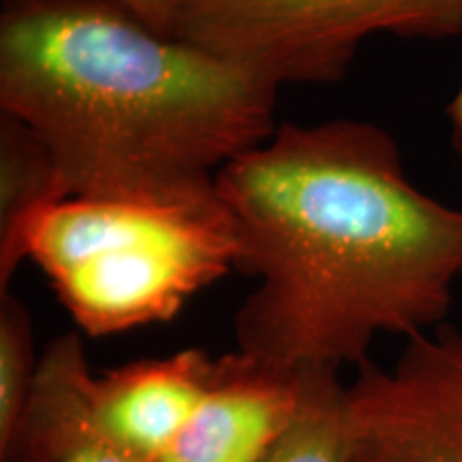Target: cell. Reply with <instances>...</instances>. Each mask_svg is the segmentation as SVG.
I'll list each match as a JSON object with an SVG mask.
<instances>
[{"mask_svg":"<svg viewBox=\"0 0 462 462\" xmlns=\"http://www.w3.org/2000/svg\"><path fill=\"white\" fill-rule=\"evenodd\" d=\"M310 371L242 349L215 356L198 411L161 462H257L298 418Z\"/></svg>","mask_w":462,"mask_h":462,"instance_id":"cell-6","label":"cell"},{"mask_svg":"<svg viewBox=\"0 0 462 462\" xmlns=\"http://www.w3.org/2000/svg\"><path fill=\"white\" fill-rule=\"evenodd\" d=\"M39 360L28 306L11 289L0 291V452L24 418L37 383Z\"/></svg>","mask_w":462,"mask_h":462,"instance_id":"cell-11","label":"cell"},{"mask_svg":"<svg viewBox=\"0 0 462 462\" xmlns=\"http://www.w3.org/2000/svg\"><path fill=\"white\" fill-rule=\"evenodd\" d=\"M215 356L182 349L107 371L92 381V404L101 424L143 460L161 462L210 383Z\"/></svg>","mask_w":462,"mask_h":462,"instance_id":"cell-8","label":"cell"},{"mask_svg":"<svg viewBox=\"0 0 462 462\" xmlns=\"http://www.w3.org/2000/svg\"><path fill=\"white\" fill-rule=\"evenodd\" d=\"M448 118H449V125H452L454 150L458 154H462V86L458 88V92L454 95L452 103H449Z\"/></svg>","mask_w":462,"mask_h":462,"instance_id":"cell-13","label":"cell"},{"mask_svg":"<svg viewBox=\"0 0 462 462\" xmlns=\"http://www.w3.org/2000/svg\"><path fill=\"white\" fill-rule=\"evenodd\" d=\"M116 3H120L123 7L133 11L152 31L176 39V26L182 0H116Z\"/></svg>","mask_w":462,"mask_h":462,"instance_id":"cell-12","label":"cell"},{"mask_svg":"<svg viewBox=\"0 0 462 462\" xmlns=\"http://www.w3.org/2000/svg\"><path fill=\"white\" fill-rule=\"evenodd\" d=\"M88 357L78 334L50 340L24 418L0 462H150L101 424Z\"/></svg>","mask_w":462,"mask_h":462,"instance_id":"cell-7","label":"cell"},{"mask_svg":"<svg viewBox=\"0 0 462 462\" xmlns=\"http://www.w3.org/2000/svg\"><path fill=\"white\" fill-rule=\"evenodd\" d=\"M22 255L82 332L112 337L171 321L236 270L238 240L217 189L182 201L67 198L32 218Z\"/></svg>","mask_w":462,"mask_h":462,"instance_id":"cell-3","label":"cell"},{"mask_svg":"<svg viewBox=\"0 0 462 462\" xmlns=\"http://www.w3.org/2000/svg\"><path fill=\"white\" fill-rule=\"evenodd\" d=\"M346 420L349 462H462V330L441 323L392 366L362 364Z\"/></svg>","mask_w":462,"mask_h":462,"instance_id":"cell-5","label":"cell"},{"mask_svg":"<svg viewBox=\"0 0 462 462\" xmlns=\"http://www.w3.org/2000/svg\"><path fill=\"white\" fill-rule=\"evenodd\" d=\"M462 34V0H182L176 39L263 82L332 84L366 37Z\"/></svg>","mask_w":462,"mask_h":462,"instance_id":"cell-4","label":"cell"},{"mask_svg":"<svg viewBox=\"0 0 462 462\" xmlns=\"http://www.w3.org/2000/svg\"><path fill=\"white\" fill-rule=\"evenodd\" d=\"M215 189L257 287L238 349L289 368L368 362L383 334L441 326L462 279V210L421 193L388 131L364 120L282 125Z\"/></svg>","mask_w":462,"mask_h":462,"instance_id":"cell-1","label":"cell"},{"mask_svg":"<svg viewBox=\"0 0 462 462\" xmlns=\"http://www.w3.org/2000/svg\"><path fill=\"white\" fill-rule=\"evenodd\" d=\"M60 199L67 190L50 148L31 126L0 114V291L24 262L28 225Z\"/></svg>","mask_w":462,"mask_h":462,"instance_id":"cell-9","label":"cell"},{"mask_svg":"<svg viewBox=\"0 0 462 462\" xmlns=\"http://www.w3.org/2000/svg\"><path fill=\"white\" fill-rule=\"evenodd\" d=\"M257 462H349L346 385L340 373L310 371L298 418Z\"/></svg>","mask_w":462,"mask_h":462,"instance_id":"cell-10","label":"cell"},{"mask_svg":"<svg viewBox=\"0 0 462 462\" xmlns=\"http://www.w3.org/2000/svg\"><path fill=\"white\" fill-rule=\"evenodd\" d=\"M279 88L116 0H5L0 114L42 137L67 198L182 201L268 140Z\"/></svg>","mask_w":462,"mask_h":462,"instance_id":"cell-2","label":"cell"}]
</instances>
